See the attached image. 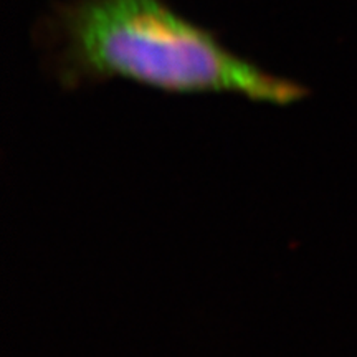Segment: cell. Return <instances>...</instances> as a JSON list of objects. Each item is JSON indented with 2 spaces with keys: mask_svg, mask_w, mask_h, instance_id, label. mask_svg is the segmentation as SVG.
Instances as JSON below:
<instances>
[{
  "mask_svg": "<svg viewBox=\"0 0 357 357\" xmlns=\"http://www.w3.org/2000/svg\"><path fill=\"white\" fill-rule=\"evenodd\" d=\"M43 65L63 89L128 79L166 93H230L289 105L301 84L229 50L164 0H61L37 26Z\"/></svg>",
  "mask_w": 357,
  "mask_h": 357,
  "instance_id": "cell-1",
  "label": "cell"
}]
</instances>
